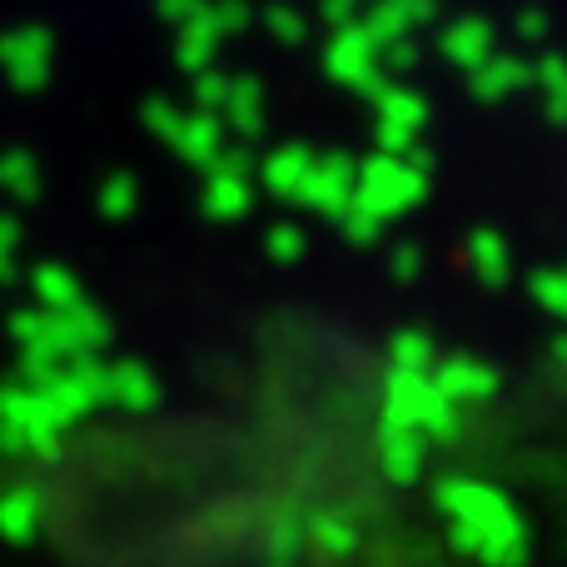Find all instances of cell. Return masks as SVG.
<instances>
[{"mask_svg": "<svg viewBox=\"0 0 567 567\" xmlns=\"http://www.w3.org/2000/svg\"><path fill=\"white\" fill-rule=\"evenodd\" d=\"M538 293H543V303H548L558 319H567V265L548 269V275H543V284H538Z\"/></svg>", "mask_w": 567, "mask_h": 567, "instance_id": "6da1fadb", "label": "cell"}]
</instances>
